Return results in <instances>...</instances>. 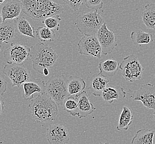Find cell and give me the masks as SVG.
I'll return each mask as SVG.
<instances>
[{
  "label": "cell",
  "mask_w": 155,
  "mask_h": 144,
  "mask_svg": "<svg viewBox=\"0 0 155 144\" xmlns=\"http://www.w3.org/2000/svg\"><path fill=\"white\" fill-rule=\"evenodd\" d=\"M29 108L35 122L49 123L55 120L58 115V104L44 91L31 100Z\"/></svg>",
  "instance_id": "cell-1"
},
{
  "label": "cell",
  "mask_w": 155,
  "mask_h": 144,
  "mask_svg": "<svg viewBox=\"0 0 155 144\" xmlns=\"http://www.w3.org/2000/svg\"><path fill=\"white\" fill-rule=\"evenodd\" d=\"M23 12L37 21H43L50 16H59L64 7L52 0H22Z\"/></svg>",
  "instance_id": "cell-2"
},
{
  "label": "cell",
  "mask_w": 155,
  "mask_h": 144,
  "mask_svg": "<svg viewBox=\"0 0 155 144\" xmlns=\"http://www.w3.org/2000/svg\"><path fill=\"white\" fill-rule=\"evenodd\" d=\"M33 62V68L45 76L49 74V69L54 65L58 55L53 48L43 42L31 47L30 57Z\"/></svg>",
  "instance_id": "cell-3"
},
{
  "label": "cell",
  "mask_w": 155,
  "mask_h": 144,
  "mask_svg": "<svg viewBox=\"0 0 155 144\" xmlns=\"http://www.w3.org/2000/svg\"><path fill=\"white\" fill-rule=\"evenodd\" d=\"M104 22V19L98 11H93L78 15L74 25L81 34L91 36L96 35Z\"/></svg>",
  "instance_id": "cell-4"
},
{
  "label": "cell",
  "mask_w": 155,
  "mask_h": 144,
  "mask_svg": "<svg viewBox=\"0 0 155 144\" xmlns=\"http://www.w3.org/2000/svg\"><path fill=\"white\" fill-rule=\"evenodd\" d=\"M68 81L64 75H55L51 77L44 85V89L47 94L54 100L58 105H62L68 97Z\"/></svg>",
  "instance_id": "cell-5"
},
{
  "label": "cell",
  "mask_w": 155,
  "mask_h": 144,
  "mask_svg": "<svg viewBox=\"0 0 155 144\" xmlns=\"http://www.w3.org/2000/svg\"><path fill=\"white\" fill-rule=\"evenodd\" d=\"M119 69L126 81L134 82L141 79L144 68L134 54H130L125 57L119 64Z\"/></svg>",
  "instance_id": "cell-6"
},
{
  "label": "cell",
  "mask_w": 155,
  "mask_h": 144,
  "mask_svg": "<svg viewBox=\"0 0 155 144\" xmlns=\"http://www.w3.org/2000/svg\"><path fill=\"white\" fill-rule=\"evenodd\" d=\"M2 72L12 81V87L19 88L28 81L31 77V73L23 63H7L4 66Z\"/></svg>",
  "instance_id": "cell-7"
},
{
  "label": "cell",
  "mask_w": 155,
  "mask_h": 144,
  "mask_svg": "<svg viewBox=\"0 0 155 144\" xmlns=\"http://www.w3.org/2000/svg\"><path fill=\"white\" fill-rule=\"evenodd\" d=\"M79 54L101 59L102 50L96 35L84 36L78 44Z\"/></svg>",
  "instance_id": "cell-8"
},
{
  "label": "cell",
  "mask_w": 155,
  "mask_h": 144,
  "mask_svg": "<svg viewBox=\"0 0 155 144\" xmlns=\"http://www.w3.org/2000/svg\"><path fill=\"white\" fill-rule=\"evenodd\" d=\"M131 98L141 101L143 105L150 109L155 110V85L151 83L141 85L134 91Z\"/></svg>",
  "instance_id": "cell-9"
},
{
  "label": "cell",
  "mask_w": 155,
  "mask_h": 144,
  "mask_svg": "<svg viewBox=\"0 0 155 144\" xmlns=\"http://www.w3.org/2000/svg\"><path fill=\"white\" fill-rule=\"evenodd\" d=\"M96 36L102 48L103 54L107 56L112 53L117 46V41L114 32L109 29L106 22L99 28Z\"/></svg>",
  "instance_id": "cell-10"
},
{
  "label": "cell",
  "mask_w": 155,
  "mask_h": 144,
  "mask_svg": "<svg viewBox=\"0 0 155 144\" xmlns=\"http://www.w3.org/2000/svg\"><path fill=\"white\" fill-rule=\"evenodd\" d=\"M31 47L22 44H12L4 51L7 63L21 64L30 57Z\"/></svg>",
  "instance_id": "cell-11"
},
{
  "label": "cell",
  "mask_w": 155,
  "mask_h": 144,
  "mask_svg": "<svg viewBox=\"0 0 155 144\" xmlns=\"http://www.w3.org/2000/svg\"><path fill=\"white\" fill-rule=\"evenodd\" d=\"M46 137L50 144H67L70 140L68 129L60 124L52 125L48 127Z\"/></svg>",
  "instance_id": "cell-12"
},
{
  "label": "cell",
  "mask_w": 155,
  "mask_h": 144,
  "mask_svg": "<svg viewBox=\"0 0 155 144\" xmlns=\"http://www.w3.org/2000/svg\"><path fill=\"white\" fill-rule=\"evenodd\" d=\"M2 5L1 11L3 22L18 18L23 12L22 0H7Z\"/></svg>",
  "instance_id": "cell-13"
},
{
  "label": "cell",
  "mask_w": 155,
  "mask_h": 144,
  "mask_svg": "<svg viewBox=\"0 0 155 144\" xmlns=\"http://www.w3.org/2000/svg\"><path fill=\"white\" fill-rule=\"evenodd\" d=\"M78 99V109L76 116L82 119L89 116L96 109V107L90 101L87 92L84 91L76 95Z\"/></svg>",
  "instance_id": "cell-14"
},
{
  "label": "cell",
  "mask_w": 155,
  "mask_h": 144,
  "mask_svg": "<svg viewBox=\"0 0 155 144\" xmlns=\"http://www.w3.org/2000/svg\"><path fill=\"white\" fill-rule=\"evenodd\" d=\"M16 25L15 21H6L0 25V45L3 43L8 44L16 36Z\"/></svg>",
  "instance_id": "cell-15"
},
{
  "label": "cell",
  "mask_w": 155,
  "mask_h": 144,
  "mask_svg": "<svg viewBox=\"0 0 155 144\" xmlns=\"http://www.w3.org/2000/svg\"><path fill=\"white\" fill-rule=\"evenodd\" d=\"M109 82V79L99 74H94L91 78L90 87L88 89L94 96L99 97L102 96L103 91L107 87Z\"/></svg>",
  "instance_id": "cell-16"
},
{
  "label": "cell",
  "mask_w": 155,
  "mask_h": 144,
  "mask_svg": "<svg viewBox=\"0 0 155 144\" xmlns=\"http://www.w3.org/2000/svg\"><path fill=\"white\" fill-rule=\"evenodd\" d=\"M119 63L117 60H107L101 62L98 65L99 75L108 78L113 77L119 69Z\"/></svg>",
  "instance_id": "cell-17"
},
{
  "label": "cell",
  "mask_w": 155,
  "mask_h": 144,
  "mask_svg": "<svg viewBox=\"0 0 155 144\" xmlns=\"http://www.w3.org/2000/svg\"><path fill=\"white\" fill-rule=\"evenodd\" d=\"M127 93L122 88L115 87H106L102 93L103 99L108 103L112 104L114 100H121L126 97Z\"/></svg>",
  "instance_id": "cell-18"
},
{
  "label": "cell",
  "mask_w": 155,
  "mask_h": 144,
  "mask_svg": "<svg viewBox=\"0 0 155 144\" xmlns=\"http://www.w3.org/2000/svg\"><path fill=\"white\" fill-rule=\"evenodd\" d=\"M86 83L84 79L78 77L71 76L68 81V95H76L84 91Z\"/></svg>",
  "instance_id": "cell-19"
},
{
  "label": "cell",
  "mask_w": 155,
  "mask_h": 144,
  "mask_svg": "<svg viewBox=\"0 0 155 144\" xmlns=\"http://www.w3.org/2000/svg\"><path fill=\"white\" fill-rule=\"evenodd\" d=\"M155 130L148 129H141L136 132L133 138L131 144H153Z\"/></svg>",
  "instance_id": "cell-20"
},
{
  "label": "cell",
  "mask_w": 155,
  "mask_h": 144,
  "mask_svg": "<svg viewBox=\"0 0 155 144\" xmlns=\"http://www.w3.org/2000/svg\"><path fill=\"white\" fill-rule=\"evenodd\" d=\"M134 114L130 108L124 106L118 120L116 129L118 131L127 130L133 122Z\"/></svg>",
  "instance_id": "cell-21"
},
{
  "label": "cell",
  "mask_w": 155,
  "mask_h": 144,
  "mask_svg": "<svg viewBox=\"0 0 155 144\" xmlns=\"http://www.w3.org/2000/svg\"><path fill=\"white\" fill-rule=\"evenodd\" d=\"M141 17L146 28L155 30V3L146 4L141 13Z\"/></svg>",
  "instance_id": "cell-22"
},
{
  "label": "cell",
  "mask_w": 155,
  "mask_h": 144,
  "mask_svg": "<svg viewBox=\"0 0 155 144\" xmlns=\"http://www.w3.org/2000/svg\"><path fill=\"white\" fill-rule=\"evenodd\" d=\"M17 30L22 35L29 37L35 38V31L33 26L24 17L20 16L15 20Z\"/></svg>",
  "instance_id": "cell-23"
},
{
  "label": "cell",
  "mask_w": 155,
  "mask_h": 144,
  "mask_svg": "<svg viewBox=\"0 0 155 144\" xmlns=\"http://www.w3.org/2000/svg\"><path fill=\"white\" fill-rule=\"evenodd\" d=\"M131 39L134 44L138 45L149 44L153 42V35L141 29H137L130 34Z\"/></svg>",
  "instance_id": "cell-24"
},
{
  "label": "cell",
  "mask_w": 155,
  "mask_h": 144,
  "mask_svg": "<svg viewBox=\"0 0 155 144\" xmlns=\"http://www.w3.org/2000/svg\"><path fill=\"white\" fill-rule=\"evenodd\" d=\"M24 95L23 97L25 100H31L34 98V94L41 93L42 91L41 87L37 83L33 81H27L23 84Z\"/></svg>",
  "instance_id": "cell-25"
},
{
  "label": "cell",
  "mask_w": 155,
  "mask_h": 144,
  "mask_svg": "<svg viewBox=\"0 0 155 144\" xmlns=\"http://www.w3.org/2000/svg\"><path fill=\"white\" fill-rule=\"evenodd\" d=\"M35 33L36 37L43 42L46 41H54L56 37L55 31L47 27H39L35 31Z\"/></svg>",
  "instance_id": "cell-26"
},
{
  "label": "cell",
  "mask_w": 155,
  "mask_h": 144,
  "mask_svg": "<svg viewBox=\"0 0 155 144\" xmlns=\"http://www.w3.org/2000/svg\"><path fill=\"white\" fill-rule=\"evenodd\" d=\"M64 110L70 114L71 116H76L78 109V99L76 95H70L63 103Z\"/></svg>",
  "instance_id": "cell-27"
},
{
  "label": "cell",
  "mask_w": 155,
  "mask_h": 144,
  "mask_svg": "<svg viewBox=\"0 0 155 144\" xmlns=\"http://www.w3.org/2000/svg\"><path fill=\"white\" fill-rule=\"evenodd\" d=\"M61 21V18L59 16H50L44 19L42 21L45 27L53 29L54 31H58L60 29V22Z\"/></svg>",
  "instance_id": "cell-28"
},
{
  "label": "cell",
  "mask_w": 155,
  "mask_h": 144,
  "mask_svg": "<svg viewBox=\"0 0 155 144\" xmlns=\"http://www.w3.org/2000/svg\"><path fill=\"white\" fill-rule=\"evenodd\" d=\"M85 4L88 9L98 11L103 7L104 3L103 0H85Z\"/></svg>",
  "instance_id": "cell-29"
},
{
  "label": "cell",
  "mask_w": 155,
  "mask_h": 144,
  "mask_svg": "<svg viewBox=\"0 0 155 144\" xmlns=\"http://www.w3.org/2000/svg\"><path fill=\"white\" fill-rule=\"evenodd\" d=\"M73 11H77L84 3V0H61Z\"/></svg>",
  "instance_id": "cell-30"
},
{
  "label": "cell",
  "mask_w": 155,
  "mask_h": 144,
  "mask_svg": "<svg viewBox=\"0 0 155 144\" xmlns=\"http://www.w3.org/2000/svg\"><path fill=\"white\" fill-rule=\"evenodd\" d=\"M7 88V82L3 79L0 74V96H3Z\"/></svg>",
  "instance_id": "cell-31"
},
{
  "label": "cell",
  "mask_w": 155,
  "mask_h": 144,
  "mask_svg": "<svg viewBox=\"0 0 155 144\" xmlns=\"http://www.w3.org/2000/svg\"><path fill=\"white\" fill-rule=\"evenodd\" d=\"M5 108V101L2 96H0V115L3 113Z\"/></svg>",
  "instance_id": "cell-32"
},
{
  "label": "cell",
  "mask_w": 155,
  "mask_h": 144,
  "mask_svg": "<svg viewBox=\"0 0 155 144\" xmlns=\"http://www.w3.org/2000/svg\"><path fill=\"white\" fill-rule=\"evenodd\" d=\"M3 22V17H2V13H1V11L0 10V25H1V23H2Z\"/></svg>",
  "instance_id": "cell-33"
},
{
  "label": "cell",
  "mask_w": 155,
  "mask_h": 144,
  "mask_svg": "<svg viewBox=\"0 0 155 144\" xmlns=\"http://www.w3.org/2000/svg\"><path fill=\"white\" fill-rule=\"evenodd\" d=\"M7 0H0V6L3 5V3H5Z\"/></svg>",
  "instance_id": "cell-34"
},
{
  "label": "cell",
  "mask_w": 155,
  "mask_h": 144,
  "mask_svg": "<svg viewBox=\"0 0 155 144\" xmlns=\"http://www.w3.org/2000/svg\"><path fill=\"white\" fill-rule=\"evenodd\" d=\"M153 119H154V120H155V111H154V113H153Z\"/></svg>",
  "instance_id": "cell-35"
},
{
  "label": "cell",
  "mask_w": 155,
  "mask_h": 144,
  "mask_svg": "<svg viewBox=\"0 0 155 144\" xmlns=\"http://www.w3.org/2000/svg\"><path fill=\"white\" fill-rule=\"evenodd\" d=\"M99 144H109L108 142H105V143H100Z\"/></svg>",
  "instance_id": "cell-36"
},
{
  "label": "cell",
  "mask_w": 155,
  "mask_h": 144,
  "mask_svg": "<svg viewBox=\"0 0 155 144\" xmlns=\"http://www.w3.org/2000/svg\"><path fill=\"white\" fill-rule=\"evenodd\" d=\"M1 52V46L0 45V53Z\"/></svg>",
  "instance_id": "cell-37"
},
{
  "label": "cell",
  "mask_w": 155,
  "mask_h": 144,
  "mask_svg": "<svg viewBox=\"0 0 155 144\" xmlns=\"http://www.w3.org/2000/svg\"></svg>",
  "instance_id": "cell-38"
}]
</instances>
